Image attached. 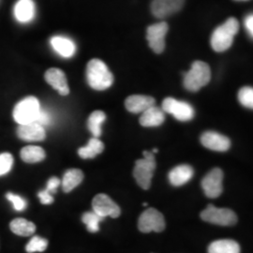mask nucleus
<instances>
[{"label": "nucleus", "instance_id": "1", "mask_svg": "<svg viewBox=\"0 0 253 253\" xmlns=\"http://www.w3.org/2000/svg\"><path fill=\"white\" fill-rule=\"evenodd\" d=\"M86 79L91 88L102 91L108 89L114 83V75L100 59H92L86 67Z\"/></svg>", "mask_w": 253, "mask_h": 253}, {"label": "nucleus", "instance_id": "2", "mask_svg": "<svg viewBox=\"0 0 253 253\" xmlns=\"http://www.w3.org/2000/svg\"><path fill=\"white\" fill-rule=\"evenodd\" d=\"M239 30V23L234 17L227 19L226 22L217 27L210 39L211 47L217 53L228 50L234 42V38Z\"/></svg>", "mask_w": 253, "mask_h": 253}, {"label": "nucleus", "instance_id": "3", "mask_svg": "<svg viewBox=\"0 0 253 253\" xmlns=\"http://www.w3.org/2000/svg\"><path fill=\"white\" fill-rule=\"evenodd\" d=\"M211 79V71L208 64L203 61H195L191 65L190 71L184 73L183 84L187 90L196 92L207 85Z\"/></svg>", "mask_w": 253, "mask_h": 253}, {"label": "nucleus", "instance_id": "4", "mask_svg": "<svg viewBox=\"0 0 253 253\" xmlns=\"http://www.w3.org/2000/svg\"><path fill=\"white\" fill-rule=\"evenodd\" d=\"M143 155L144 159L136 161L133 175L137 184L143 190H148L151 186L154 171L156 169V161L152 152L144 151Z\"/></svg>", "mask_w": 253, "mask_h": 253}, {"label": "nucleus", "instance_id": "5", "mask_svg": "<svg viewBox=\"0 0 253 253\" xmlns=\"http://www.w3.org/2000/svg\"><path fill=\"white\" fill-rule=\"evenodd\" d=\"M41 111V104L35 97H27L19 101L13 109L12 116L19 125L35 122Z\"/></svg>", "mask_w": 253, "mask_h": 253}, {"label": "nucleus", "instance_id": "6", "mask_svg": "<svg viewBox=\"0 0 253 253\" xmlns=\"http://www.w3.org/2000/svg\"><path fill=\"white\" fill-rule=\"evenodd\" d=\"M200 217L204 221L220 226H233L237 222V216L233 210L216 208L213 205H209L203 210Z\"/></svg>", "mask_w": 253, "mask_h": 253}, {"label": "nucleus", "instance_id": "7", "mask_svg": "<svg viewBox=\"0 0 253 253\" xmlns=\"http://www.w3.org/2000/svg\"><path fill=\"white\" fill-rule=\"evenodd\" d=\"M138 228L142 233H161L165 229V219L163 214L155 208H147L138 220Z\"/></svg>", "mask_w": 253, "mask_h": 253}, {"label": "nucleus", "instance_id": "8", "mask_svg": "<svg viewBox=\"0 0 253 253\" xmlns=\"http://www.w3.org/2000/svg\"><path fill=\"white\" fill-rule=\"evenodd\" d=\"M163 110L173 118L182 122L190 121L194 118V109L190 103L175 100L173 98H166L163 100Z\"/></svg>", "mask_w": 253, "mask_h": 253}, {"label": "nucleus", "instance_id": "9", "mask_svg": "<svg viewBox=\"0 0 253 253\" xmlns=\"http://www.w3.org/2000/svg\"><path fill=\"white\" fill-rule=\"evenodd\" d=\"M168 24L160 22L147 27L146 40L154 53L162 54L165 49V36L168 32Z\"/></svg>", "mask_w": 253, "mask_h": 253}, {"label": "nucleus", "instance_id": "10", "mask_svg": "<svg viewBox=\"0 0 253 253\" xmlns=\"http://www.w3.org/2000/svg\"><path fill=\"white\" fill-rule=\"evenodd\" d=\"M223 172L219 168L212 169L202 180V188L206 196L210 199L217 198L223 190Z\"/></svg>", "mask_w": 253, "mask_h": 253}, {"label": "nucleus", "instance_id": "11", "mask_svg": "<svg viewBox=\"0 0 253 253\" xmlns=\"http://www.w3.org/2000/svg\"><path fill=\"white\" fill-rule=\"evenodd\" d=\"M93 211L102 217H111L116 218L120 216L121 210L118 205L108 195L100 193L92 201Z\"/></svg>", "mask_w": 253, "mask_h": 253}, {"label": "nucleus", "instance_id": "12", "mask_svg": "<svg viewBox=\"0 0 253 253\" xmlns=\"http://www.w3.org/2000/svg\"><path fill=\"white\" fill-rule=\"evenodd\" d=\"M185 0H153L151 11L157 18H166L178 12L184 6Z\"/></svg>", "mask_w": 253, "mask_h": 253}, {"label": "nucleus", "instance_id": "13", "mask_svg": "<svg viewBox=\"0 0 253 253\" xmlns=\"http://www.w3.org/2000/svg\"><path fill=\"white\" fill-rule=\"evenodd\" d=\"M201 143L206 148L217 152H225L231 146L230 139L216 131L204 132L201 136Z\"/></svg>", "mask_w": 253, "mask_h": 253}, {"label": "nucleus", "instance_id": "14", "mask_svg": "<svg viewBox=\"0 0 253 253\" xmlns=\"http://www.w3.org/2000/svg\"><path fill=\"white\" fill-rule=\"evenodd\" d=\"M17 136L21 140L26 142H40L45 139L46 132L44 126L37 122L19 125Z\"/></svg>", "mask_w": 253, "mask_h": 253}, {"label": "nucleus", "instance_id": "15", "mask_svg": "<svg viewBox=\"0 0 253 253\" xmlns=\"http://www.w3.org/2000/svg\"><path fill=\"white\" fill-rule=\"evenodd\" d=\"M45 80L54 89L58 91L61 96H67L70 93V87L64 72L59 69H50L45 73Z\"/></svg>", "mask_w": 253, "mask_h": 253}, {"label": "nucleus", "instance_id": "16", "mask_svg": "<svg viewBox=\"0 0 253 253\" xmlns=\"http://www.w3.org/2000/svg\"><path fill=\"white\" fill-rule=\"evenodd\" d=\"M156 100L145 95H131L125 100L126 110L133 114H142L147 109L155 106Z\"/></svg>", "mask_w": 253, "mask_h": 253}, {"label": "nucleus", "instance_id": "17", "mask_svg": "<svg viewBox=\"0 0 253 253\" xmlns=\"http://www.w3.org/2000/svg\"><path fill=\"white\" fill-rule=\"evenodd\" d=\"M194 174L193 168L188 164H181L172 169L168 178L173 187H181L187 184L192 178Z\"/></svg>", "mask_w": 253, "mask_h": 253}, {"label": "nucleus", "instance_id": "18", "mask_svg": "<svg viewBox=\"0 0 253 253\" xmlns=\"http://www.w3.org/2000/svg\"><path fill=\"white\" fill-rule=\"evenodd\" d=\"M36 13V7L33 0H18L14 7V15L20 23L31 22Z\"/></svg>", "mask_w": 253, "mask_h": 253}, {"label": "nucleus", "instance_id": "19", "mask_svg": "<svg viewBox=\"0 0 253 253\" xmlns=\"http://www.w3.org/2000/svg\"><path fill=\"white\" fill-rule=\"evenodd\" d=\"M54 51L62 57H72L75 54L76 46L72 40L62 36H54L50 41Z\"/></svg>", "mask_w": 253, "mask_h": 253}, {"label": "nucleus", "instance_id": "20", "mask_svg": "<svg viewBox=\"0 0 253 253\" xmlns=\"http://www.w3.org/2000/svg\"><path fill=\"white\" fill-rule=\"evenodd\" d=\"M165 120V114L163 109L152 106L147 109L140 118V124L143 126H161Z\"/></svg>", "mask_w": 253, "mask_h": 253}, {"label": "nucleus", "instance_id": "21", "mask_svg": "<svg viewBox=\"0 0 253 253\" xmlns=\"http://www.w3.org/2000/svg\"><path fill=\"white\" fill-rule=\"evenodd\" d=\"M208 253H240V246L232 239H219L208 246Z\"/></svg>", "mask_w": 253, "mask_h": 253}, {"label": "nucleus", "instance_id": "22", "mask_svg": "<svg viewBox=\"0 0 253 253\" xmlns=\"http://www.w3.org/2000/svg\"><path fill=\"white\" fill-rule=\"evenodd\" d=\"M9 228L13 234L20 236H30L36 231V226L33 222L22 217L13 219L9 223Z\"/></svg>", "mask_w": 253, "mask_h": 253}, {"label": "nucleus", "instance_id": "23", "mask_svg": "<svg viewBox=\"0 0 253 253\" xmlns=\"http://www.w3.org/2000/svg\"><path fill=\"white\" fill-rule=\"evenodd\" d=\"M21 159L27 163H37L45 159V151L43 148L37 145H27L22 148L20 152Z\"/></svg>", "mask_w": 253, "mask_h": 253}, {"label": "nucleus", "instance_id": "24", "mask_svg": "<svg viewBox=\"0 0 253 253\" xmlns=\"http://www.w3.org/2000/svg\"><path fill=\"white\" fill-rule=\"evenodd\" d=\"M84 179V173L79 169H70L64 173L62 188L65 192H70L79 186Z\"/></svg>", "mask_w": 253, "mask_h": 253}, {"label": "nucleus", "instance_id": "25", "mask_svg": "<svg viewBox=\"0 0 253 253\" xmlns=\"http://www.w3.org/2000/svg\"><path fill=\"white\" fill-rule=\"evenodd\" d=\"M103 150H104L103 143L99 140V138L93 137L89 140L87 145L79 148L78 154L82 159L87 160V159H93V158L97 157Z\"/></svg>", "mask_w": 253, "mask_h": 253}, {"label": "nucleus", "instance_id": "26", "mask_svg": "<svg viewBox=\"0 0 253 253\" xmlns=\"http://www.w3.org/2000/svg\"><path fill=\"white\" fill-rule=\"evenodd\" d=\"M105 118L106 115L99 110L94 111L89 116L87 120V127L94 137L99 138L101 135V125L105 121Z\"/></svg>", "mask_w": 253, "mask_h": 253}, {"label": "nucleus", "instance_id": "27", "mask_svg": "<svg viewBox=\"0 0 253 253\" xmlns=\"http://www.w3.org/2000/svg\"><path fill=\"white\" fill-rule=\"evenodd\" d=\"M104 217H100L94 211L86 212L83 215L82 220L85 224L87 230L90 233H97L100 230V221H102Z\"/></svg>", "mask_w": 253, "mask_h": 253}, {"label": "nucleus", "instance_id": "28", "mask_svg": "<svg viewBox=\"0 0 253 253\" xmlns=\"http://www.w3.org/2000/svg\"><path fill=\"white\" fill-rule=\"evenodd\" d=\"M48 247V241L45 238L35 235L27 243L26 251L28 253H42Z\"/></svg>", "mask_w": 253, "mask_h": 253}, {"label": "nucleus", "instance_id": "29", "mask_svg": "<svg viewBox=\"0 0 253 253\" xmlns=\"http://www.w3.org/2000/svg\"><path fill=\"white\" fill-rule=\"evenodd\" d=\"M238 100L246 108L253 110V87H242L238 92Z\"/></svg>", "mask_w": 253, "mask_h": 253}, {"label": "nucleus", "instance_id": "30", "mask_svg": "<svg viewBox=\"0 0 253 253\" xmlns=\"http://www.w3.org/2000/svg\"><path fill=\"white\" fill-rule=\"evenodd\" d=\"M13 165V157L9 153L0 154V176L7 174Z\"/></svg>", "mask_w": 253, "mask_h": 253}, {"label": "nucleus", "instance_id": "31", "mask_svg": "<svg viewBox=\"0 0 253 253\" xmlns=\"http://www.w3.org/2000/svg\"><path fill=\"white\" fill-rule=\"evenodd\" d=\"M6 198L9 200V202L13 205V208L16 211H23L25 210L27 207V202L24 199L23 197H21L20 195H16L14 193L8 192L6 194Z\"/></svg>", "mask_w": 253, "mask_h": 253}, {"label": "nucleus", "instance_id": "32", "mask_svg": "<svg viewBox=\"0 0 253 253\" xmlns=\"http://www.w3.org/2000/svg\"><path fill=\"white\" fill-rule=\"evenodd\" d=\"M51 120H52L51 115H50L46 110H44V109L41 108V111H40V113H39V116H38V118H37V120L35 122L41 124L42 126H44L49 125V124L51 123Z\"/></svg>", "mask_w": 253, "mask_h": 253}, {"label": "nucleus", "instance_id": "33", "mask_svg": "<svg viewBox=\"0 0 253 253\" xmlns=\"http://www.w3.org/2000/svg\"><path fill=\"white\" fill-rule=\"evenodd\" d=\"M38 196L40 198V201L42 205H51L54 202V197L53 194H51L49 191L46 190H42L38 193Z\"/></svg>", "mask_w": 253, "mask_h": 253}, {"label": "nucleus", "instance_id": "34", "mask_svg": "<svg viewBox=\"0 0 253 253\" xmlns=\"http://www.w3.org/2000/svg\"><path fill=\"white\" fill-rule=\"evenodd\" d=\"M59 185H60V180H59V178H57V177H51L48 182H47V186H46L45 190L47 191H49L51 194H54L56 192V190H57V188L59 187Z\"/></svg>", "mask_w": 253, "mask_h": 253}, {"label": "nucleus", "instance_id": "35", "mask_svg": "<svg viewBox=\"0 0 253 253\" xmlns=\"http://www.w3.org/2000/svg\"><path fill=\"white\" fill-rule=\"evenodd\" d=\"M244 26L249 36L253 40V13H249L245 17Z\"/></svg>", "mask_w": 253, "mask_h": 253}, {"label": "nucleus", "instance_id": "36", "mask_svg": "<svg viewBox=\"0 0 253 253\" xmlns=\"http://www.w3.org/2000/svg\"><path fill=\"white\" fill-rule=\"evenodd\" d=\"M158 152H159V150L157 148H154L153 150H152V153H158Z\"/></svg>", "mask_w": 253, "mask_h": 253}, {"label": "nucleus", "instance_id": "37", "mask_svg": "<svg viewBox=\"0 0 253 253\" xmlns=\"http://www.w3.org/2000/svg\"><path fill=\"white\" fill-rule=\"evenodd\" d=\"M143 206H144V207H147V204H146V203H144V204H143Z\"/></svg>", "mask_w": 253, "mask_h": 253}, {"label": "nucleus", "instance_id": "38", "mask_svg": "<svg viewBox=\"0 0 253 253\" xmlns=\"http://www.w3.org/2000/svg\"><path fill=\"white\" fill-rule=\"evenodd\" d=\"M235 1H249V0H235Z\"/></svg>", "mask_w": 253, "mask_h": 253}]
</instances>
